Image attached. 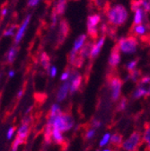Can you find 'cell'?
<instances>
[{
  "mask_svg": "<svg viewBox=\"0 0 150 151\" xmlns=\"http://www.w3.org/2000/svg\"><path fill=\"white\" fill-rule=\"evenodd\" d=\"M82 83V77L77 72L72 71L71 72V80H70V92L74 93L76 91L78 90Z\"/></svg>",
  "mask_w": 150,
  "mask_h": 151,
  "instance_id": "9",
  "label": "cell"
},
{
  "mask_svg": "<svg viewBox=\"0 0 150 151\" xmlns=\"http://www.w3.org/2000/svg\"><path fill=\"white\" fill-rule=\"evenodd\" d=\"M101 22V15L100 14H91L87 17V22L86 26H93V27H97V25Z\"/></svg>",
  "mask_w": 150,
  "mask_h": 151,
  "instance_id": "17",
  "label": "cell"
},
{
  "mask_svg": "<svg viewBox=\"0 0 150 151\" xmlns=\"http://www.w3.org/2000/svg\"><path fill=\"white\" fill-rule=\"evenodd\" d=\"M138 88H139L144 96H150V77L145 76L138 82Z\"/></svg>",
  "mask_w": 150,
  "mask_h": 151,
  "instance_id": "11",
  "label": "cell"
},
{
  "mask_svg": "<svg viewBox=\"0 0 150 151\" xmlns=\"http://www.w3.org/2000/svg\"><path fill=\"white\" fill-rule=\"evenodd\" d=\"M122 86V81L121 78L117 77H113L110 81V89L111 93V99L113 101H117L121 96Z\"/></svg>",
  "mask_w": 150,
  "mask_h": 151,
  "instance_id": "5",
  "label": "cell"
},
{
  "mask_svg": "<svg viewBox=\"0 0 150 151\" xmlns=\"http://www.w3.org/2000/svg\"><path fill=\"white\" fill-rule=\"evenodd\" d=\"M111 139V134L110 133H105L103 137V139L100 141V147H104L105 145L108 144V142Z\"/></svg>",
  "mask_w": 150,
  "mask_h": 151,
  "instance_id": "30",
  "label": "cell"
},
{
  "mask_svg": "<svg viewBox=\"0 0 150 151\" xmlns=\"http://www.w3.org/2000/svg\"><path fill=\"white\" fill-rule=\"evenodd\" d=\"M74 119L70 114L62 112L57 116H50V120L48 121V123L51 124L53 128L59 129L62 132L71 129L74 126Z\"/></svg>",
  "mask_w": 150,
  "mask_h": 151,
  "instance_id": "2",
  "label": "cell"
},
{
  "mask_svg": "<svg viewBox=\"0 0 150 151\" xmlns=\"http://www.w3.org/2000/svg\"><path fill=\"white\" fill-rule=\"evenodd\" d=\"M16 28H17V25H15V24L11 25L10 27H8V28L4 32V36H6V37L14 36V33H15V29H16Z\"/></svg>",
  "mask_w": 150,
  "mask_h": 151,
  "instance_id": "25",
  "label": "cell"
},
{
  "mask_svg": "<svg viewBox=\"0 0 150 151\" xmlns=\"http://www.w3.org/2000/svg\"><path fill=\"white\" fill-rule=\"evenodd\" d=\"M93 128H95V129L99 128V127L101 126V122H100V121H97V120H93Z\"/></svg>",
  "mask_w": 150,
  "mask_h": 151,
  "instance_id": "38",
  "label": "cell"
},
{
  "mask_svg": "<svg viewBox=\"0 0 150 151\" xmlns=\"http://www.w3.org/2000/svg\"><path fill=\"white\" fill-rule=\"evenodd\" d=\"M143 96H144L143 92H142L139 88H137V89L135 90L134 93H133V98H134V99H139V98L142 97Z\"/></svg>",
  "mask_w": 150,
  "mask_h": 151,
  "instance_id": "31",
  "label": "cell"
},
{
  "mask_svg": "<svg viewBox=\"0 0 150 151\" xmlns=\"http://www.w3.org/2000/svg\"><path fill=\"white\" fill-rule=\"evenodd\" d=\"M86 38H87V35L86 34H81L80 36H78L77 39H76V41H75V42H74V46H73V49L72 50L74 51L78 52V50H80L81 48L85 43Z\"/></svg>",
  "mask_w": 150,
  "mask_h": 151,
  "instance_id": "16",
  "label": "cell"
},
{
  "mask_svg": "<svg viewBox=\"0 0 150 151\" xmlns=\"http://www.w3.org/2000/svg\"><path fill=\"white\" fill-rule=\"evenodd\" d=\"M128 11L122 5H115L107 10L108 21L111 25L121 26L128 20Z\"/></svg>",
  "mask_w": 150,
  "mask_h": 151,
  "instance_id": "1",
  "label": "cell"
},
{
  "mask_svg": "<svg viewBox=\"0 0 150 151\" xmlns=\"http://www.w3.org/2000/svg\"><path fill=\"white\" fill-rule=\"evenodd\" d=\"M141 135L139 131H134L129 136L128 139H126L122 143V147L126 151H138L139 146L140 144Z\"/></svg>",
  "mask_w": 150,
  "mask_h": 151,
  "instance_id": "4",
  "label": "cell"
},
{
  "mask_svg": "<svg viewBox=\"0 0 150 151\" xmlns=\"http://www.w3.org/2000/svg\"><path fill=\"white\" fill-rule=\"evenodd\" d=\"M7 13H8V9H7V7H4V8H2V10H1V14H2V16H3V17L6 16V15H7Z\"/></svg>",
  "mask_w": 150,
  "mask_h": 151,
  "instance_id": "39",
  "label": "cell"
},
{
  "mask_svg": "<svg viewBox=\"0 0 150 151\" xmlns=\"http://www.w3.org/2000/svg\"><path fill=\"white\" fill-rule=\"evenodd\" d=\"M103 151H111V150H110V149H108V148H107V149H104V150H103Z\"/></svg>",
  "mask_w": 150,
  "mask_h": 151,
  "instance_id": "42",
  "label": "cell"
},
{
  "mask_svg": "<svg viewBox=\"0 0 150 151\" xmlns=\"http://www.w3.org/2000/svg\"><path fill=\"white\" fill-rule=\"evenodd\" d=\"M141 8L145 12H150V0H139Z\"/></svg>",
  "mask_w": 150,
  "mask_h": 151,
  "instance_id": "27",
  "label": "cell"
},
{
  "mask_svg": "<svg viewBox=\"0 0 150 151\" xmlns=\"http://www.w3.org/2000/svg\"><path fill=\"white\" fill-rule=\"evenodd\" d=\"M117 45L121 52L125 54H132L136 52L139 42L134 35H129L128 37H121Z\"/></svg>",
  "mask_w": 150,
  "mask_h": 151,
  "instance_id": "3",
  "label": "cell"
},
{
  "mask_svg": "<svg viewBox=\"0 0 150 151\" xmlns=\"http://www.w3.org/2000/svg\"><path fill=\"white\" fill-rule=\"evenodd\" d=\"M14 70H11V71H9V74H8V76H9V78H13L14 76Z\"/></svg>",
  "mask_w": 150,
  "mask_h": 151,
  "instance_id": "40",
  "label": "cell"
},
{
  "mask_svg": "<svg viewBox=\"0 0 150 151\" xmlns=\"http://www.w3.org/2000/svg\"><path fill=\"white\" fill-rule=\"evenodd\" d=\"M29 130H30L29 124H27V123H23V124L19 127V129H18L17 135H16L15 139H17L21 144H24V143L25 142L27 137H28Z\"/></svg>",
  "mask_w": 150,
  "mask_h": 151,
  "instance_id": "10",
  "label": "cell"
},
{
  "mask_svg": "<svg viewBox=\"0 0 150 151\" xmlns=\"http://www.w3.org/2000/svg\"><path fill=\"white\" fill-rule=\"evenodd\" d=\"M31 18H32V15L31 14H28L25 19L24 20V22L22 23V24L19 26V28H18L16 33H15V36H14V43L15 44H18L21 41L22 39L24 38V33L26 32V29L28 28V25L30 24V21H31Z\"/></svg>",
  "mask_w": 150,
  "mask_h": 151,
  "instance_id": "6",
  "label": "cell"
},
{
  "mask_svg": "<svg viewBox=\"0 0 150 151\" xmlns=\"http://www.w3.org/2000/svg\"><path fill=\"white\" fill-rule=\"evenodd\" d=\"M126 106H127V101H126V99H122L121 101V103L119 104L118 108H119L120 111H124L125 108H126Z\"/></svg>",
  "mask_w": 150,
  "mask_h": 151,
  "instance_id": "36",
  "label": "cell"
},
{
  "mask_svg": "<svg viewBox=\"0 0 150 151\" xmlns=\"http://www.w3.org/2000/svg\"><path fill=\"white\" fill-rule=\"evenodd\" d=\"M60 113H61L60 105L57 104H54L51 106V109H50V116H57V115L60 114Z\"/></svg>",
  "mask_w": 150,
  "mask_h": 151,
  "instance_id": "24",
  "label": "cell"
},
{
  "mask_svg": "<svg viewBox=\"0 0 150 151\" xmlns=\"http://www.w3.org/2000/svg\"><path fill=\"white\" fill-rule=\"evenodd\" d=\"M93 45H95V44H93V42H92V41L86 42L84 44V46L81 48V50H79L78 55L84 60L86 59V58H89V57L91 56V52H92Z\"/></svg>",
  "mask_w": 150,
  "mask_h": 151,
  "instance_id": "13",
  "label": "cell"
},
{
  "mask_svg": "<svg viewBox=\"0 0 150 151\" xmlns=\"http://www.w3.org/2000/svg\"><path fill=\"white\" fill-rule=\"evenodd\" d=\"M52 138L55 142H57L59 144H62L64 142V137L62 135V131L60 130L59 129L53 128L52 130Z\"/></svg>",
  "mask_w": 150,
  "mask_h": 151,
  "instance_id": "21",
  "label": "cell"
},
{
  "mask_svg": "<svg viewBox=\"0 0 150 151\" xmlns=\"http://www.w3.org/2000/svg\"><path fill=\"white\" fill-rule=\"evenodd\" d=\"M17 53H18V47L17 46H13L7 52V62L9 64H12L14 63V61L16 59V56H17Z\"/></svg>",
  "mask_w": 150,
  "mask_h": 151,
  "instance_id": "20",
  "label": "cell"
},
{
  "mask_svg": "<svg viewBox=\"0 0 150 151\" xmlns=\"http://www.w3.org/2000/svg\"><path fill=\"white\" fill-rule=\"evenodd\" d=\"M145 17V11L142 8H139L135 11L134 15V24H141L144 22Z\"/></svg>",
  "mask_w": 150,
  "mask_h": 151,
  "instance_id": "19",
  "label": "cell"
},
{
  "mask_svg": "<svg viewBox=\"0 0 150 151\" xmlns=\"http://www.w3.org/2000/svg\"><path fill=\"white\" fill-rule=\"evenodd\" d=\"M41 0H28V6L29 7H33V6H36L37 5H38L40 3Z\"/></svg>",
  "mask_w": 150,
  "mask_h": 151,
  "instance_id": "35",
  "label": "cell"
},
{
  "mask_svg": "<svg viewBox=\"0 0 150 151\" xmlns=\"http://www.w3.org/2000/svg\"><path fill=\"white\" fill-rule=\"evenodd\" d=\"M70 32L69 24L67 20H61L60 24V30H59V38H58V42L60 44H62V42L66 40V38L68 36Z\"/></svg>",
  "mask_w": 150,
  "mask_h": 151,
  "instance_id": "8",
  "label": "cell"
},
{
  "mask_svg": "<svg viewBox=\"0 0 150 151\" xmlns=\"http://www.w3.org/2000/svg\"><path fill=\"white\" fill-rule=\"evenodd\" d=\"M138 60H131V61H129V62H128L127 64H126V69L128 70V71H129V72H131V71H133V70H135V68H136V67H137V65H138Z\"/></svg>",
  "mask_w": 150,
  "mask_h": 151,
  "instance_id": "26",
  "label": "cell"
},
{
  "mask_svg": "<svg viewBox=\"0 0 150 151\" xmlns=\"http://www.w3.org/2000/svg\"><path fill=\"white\" fill-rule=\"evenodd\" d=\"M122 139H123L122 135L116 133V134H113L112 136H111L110 141H111V144H113V145H120V144L122 143Z\"/></svg>",
  "mask_w": 150,
  "mask_h": 151,
  "instance_id": "23",
  "label": "cell"
},
{
  "mask_svg": "<svg viewBox=\"0 0 150 151\" xmlns=\"http://www.w3.org/2000/svg\"><path fill=\"white\" fill-rule=\"evenodd\" d=\"M41 64L43 67L44 69L46 70H50V59L49 55L46 52H42V54L41 55Z\"/></svg>",
  "mask_w": 150,
  "mask_h": 151,
  "instance_id": "22",
  "label": "cell"
},
{
  "mask_svg": "<svg viewBox=\"0 0 150 151\" xmlns=\"http://www.w3.org/2000/svg\"><path fill=\"white\" fill-rule=\"evenodd\" d=\"M23 96V91H19L18 92V96H17V97L18 98H21Z\"/></svg>",
  "mask_w": 150,
  "mask_h": 151,
  "instance_id": "41",
  "label": "cell"
},
{
  "mask_svg": "<svg viewBox=\"0 0 150 151\" xmlns=\"http://www.w3.org/2000/svg\"><path fill=\"white\" fill-rule=\"evenodd\" d=\"M67 6V0H58L57 4H56L53 12L55 14H57L58 15H62Z\"/></svg>",
  "mask_w": 150,
  "mask_h": 151,
  "instance_id": "15",
  "label": "cell"
},
{
  "mask_svg": "<svg viewBox=\"0 0 150 151\" xmlns=\"http://www.w3.org/2000/svg\"><path fill=\"white\" fill-rule=\"evenodd\" d=\"M139 76H140V71L139 70H133V71L130 72V75L128 76V78L131 80H133L134 82H137Z\"/></svg>",
  "mask_w": 150,
  "mask_h": 151,
  "instance_id": "29",
  "label": "cell"
},
{
  "mask_svg": "<svg viewBox=\"0 0 150 151\" xmlns=\"http://www.w3.org/2000/svg\"><path fill=\"white\" fill-rule=\"evenodd\" d=\"M95 135V129H89L87 132H86V139H91L93 138V136Z\"/></svg>",
  "mask_w": 150,
  "mask_h": 151,
  "instance_id": "32",
  "label": "cell"
},
{
  "mask_svg": "<svg viewBox=\"0 0 150 151\" xmlns=\"http://www.w3.org/2000/svg\"><path fill=\"white\" fill-rule=\"evenodd\" d=\"M131 32H133L134 36H142L146 32V26L144 24H135L131 29Z\"/></svg>",
  "mask_w": 150,
  "mask_h": 151,
  "instance_id": "18",
  "label": "cell"
},
{
  "mask_svg": "<svg viewBox=\"0 0 150 151\" xmlns=\"http://www.w3.org/2000/svg\"><path fill=\"white\" fill-rule=\"evenodd\" d=\"M70 71L69 70H67V71H65L62 75H61V78H60V79L62 80V81H67V79H69V77H70Z\"/></svg>",
  "mask_w": 150,
  "mask_h": 151,
  "instance_id": "34",
  "label": "cell"
},
{
  "mask_svg": "<svg viewBox=\"0 0 150 151\" xmlns=\"http://www.w3.org/2000/svg\"><path fill=\"white\" fill-rule=\"evenodd\" d=\"M14 129H15L14 127H10L8 129V130L6 132V138H7V139H12V137H13V135L14 133Z\"/></svg>",
  "mask_w": 150,
  "mask_h": 151,
  "instance_id": "33",
  "label": "cell"
},
{
  "mask_svg": "<svg viewBox=\"0 0 150 151\" xmlns=\"http://www.w3.org/2000/svg\"><path fill=\"white\" fill-rule=\"evenodd\" d=\"M144 140L145 142L147 144L148 148L150 149V126L147 127L145 130V133H144Z\"/></svg>",
  "mask_w": 150,
  "mask_h": 151,
  "instance_id": "28",
  "label": "cell"
},
{
  "mask_svg": "<svg viewBox=\"0 0 150 151\" xmlns=\"http://www.w3.org/2000/svg\"><path fill=\"white\" fill-rule=\"evenodd\" d=\"M105 38H106V35H102V37L98 40V42L96 43H95V45L93 47L92 52H91V56H90L91 59H95L98 56V54L101 52V50L105 42Z\"/></svg>",
  "mask_w": 150,
  "mask_h": 151,
  "instance_id": "12",
  "label": "cell"
},
{
  "mask_svg": "<svg viewBox=\"0 0 150 151\" xmlns=\"http://www.w3.org/2000/svg\"><path fill=\"white\" fill-rule=\"evenodd\" d=\"M121 62V50L118 47L117 44H115V46L112 48L109 60H108V63L111 67L115 68L117 67Z\"/></svg>",
  "mask_w": 150,
  "mask_h": 151,
  "instance_id": "7",
  "label": "cell"
},
{
  "mask_svg": "<svg viewBox=\"0 0 150 151\" xmlns=\"http://www.w3.org/2000/svg\"><path fill=\"white\" fill-rule=\"evenodd\" d=\"M50 74V77L51 78H55L56 75H57V68L56 67H51L49 70Z\"/></svg>",
  "mask_w": 150,
  "mask_h": 151,
  "instance_id": "37",
  "label": "cell"
},
{
  "mask_svg": "<svg viewBox=\"0 0 150 151\" xmlns=\"http://www.w3.org/2000/svg\"><path fill=\"white\" fill-rule=\"evenodd\" d=\"M70 90V81H66L59 89L58 93H57V100L61 102L63 101L67 96V93Z\"/></svg>",
  "mask_w": 150,
  "mask_h": 151,
  "instance_id": "14",
  "label": "cell"
},
{
  "mask_svg": "<svg viewBox=\"0 0 150 151\" xmlns=\"http://www.w3.org/2000/svg\"><path fill=\"white\" fill-rule=\"evenodd\" d=\"M97 151H98V150H97Z\"/></svg>",
  "mask_w": 150,
  "mask_h": 151,
  "instance_id": "43",
  "label": "cell"
}]
</instances>
